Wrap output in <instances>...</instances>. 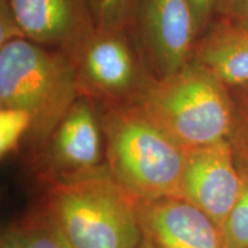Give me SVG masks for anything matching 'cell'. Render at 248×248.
<instances>
[{
	"label": "cell",
	"instance_id": "obj_1",
	"mask_svg": "<svg viewBox=\"0 0 248 248\" xmlns=\"http://www.w3.org/2000/svg\"><path fill=\"white\" fill-rule=\"evenodd\" d=\"M100 117L110 177L137 201L181 197L187 148L135 105H105Z\"/></svg>",
	"mask_w": 248,
	"mask_h": 248
},
{
	"label": "cell",
	"instance_id": "obj_2",
	"mask_svg": "<svg viewBox=\"0 0 248 248\" xmlns=\"http://www.w3.org/2000/svg\"><path fill=\"white\" fill-rule=\"evenodd\" d=\"M132 105L187 150L230 136L231 90L194 61L172 75L152 77Z\"/></svg>",
	"mask_w": 248,
	"mask_h": 248
},
{
	"label": "cell",
	"instance_id": "obj_3",
	"mask_svg": "<svg viewBox=\"0 0 248 248\" xmlns=\"http://www.w3.org/2000/svg\"><path fill=\"white\" fill-rule=\"evenodd\" d=\"M80 97L74 62L67 53L29 39L0 46V106L26 110L32 119L29 136L51 138Z\"/></svg>",
	"mask_w": 248,
	"mask_h": 248
},
{
	"label": "cell",
	"instance_id": "obj_4",
	"mask_svg": "<svg viewBox=\"0 0 248 248\" xmlns=\"http://www.w3.org/2000/svg\"><path fill=\"white\" fill-rule=\"evenodd\" d=\"M49 215L75 248H138L137 200L110 176L88 175L52 190Z\"/></svg>",
	"mask_w": 248,
	"mask_h": 248
},
{
	"label": "cell",
	"instance_id": "obj_5",
	"mask_svg": "<svg viewBox=\"0 0 248 248\" xmlns=\"http://www.w3.org/2000/svg\"><path fill=\"white\" fill-rule=\"evenodd\" d=\"M69 57L79 94L104 105H132L154 76L129 30L94 27Z\"/></svg>",
	"mask_w": 248,
	"mask_h": 248
},
{
	"label": "cell",
	"instance_id": "obj_6",
	"mask_svg": "<svg viewBox=\"0 0 248 248\" xmlns=\"http://www.w3.org/2000/svg\"><path fill=\"white\" fill-rule=\"evenodd\" d=\"M132 32L154 76L172 75L192 61L198 30L190 0H138Z\"/></svg>",
	"mask_w": 248,
	"mask_h": 248
},
{
	"label": "cell",
	"instance_id": "obj_7",
	"mask_svg": "<svg viewBox=\"0 0 248 248\" xmlns=\"http://www.w3.org/2000/svg\"><path fill=\"white\" fill-rule=\"evenodd\" d=\"M243 175L229 139L187 151L181 197L222 229L240 194Z\"/></svg>",
	"mask_w": 248,
	"mask_h": 248
},
{
	"label": "cell",
	"instance_id": "obj_8",
	"mask_svg": "<svg viewBox=\"0 0 248 248\" xmlns=\"http://www.w3.org/2000/svg\"><path fill=\"white\" fill-rule=\"evenodd\" d=\"M142 239L155 248H226L222 229L182 198L137 201Z\"/></svg>",
	"mask_w": 248,
	"mask_h": 248
},
{
	"label": "cell",
	"instance_id": "obj_9",
	"mask_svg": "<svg viewBox=\"0 0 248 248\" xmlns=\"http://www.w3.org/2000/svg\"><path fill=\"white\" fill-rule=\"evenodd\" d=\"M30 42L70 55L94 28L86 0H8Z\"/></svg>",
	"mask_w": 248,
	"mask_h": 248
},
{
	"label": "cell",
	"instance_id": "obj_10",
	"mask_svg": "<svg viewBox=\"0 0 248 248\" xmlns=\"http://www.w3.org/2000/svg\"><path fill=\"white\" fill-rule=\"evenodd\" d=\"M102 130L91 99L80 97L51 136V155L62 168L90 172L101 155Z\"/></svg>",
	"mask_w": 248,
	"mask_h": 248
},
{
	"label": "cell",
	"instance_id": "obj_11",
	"mask_svg": "<svg viewBox=\"0 0 248 248\" xmlns=\"http://www.w3.org/2000/svg\"><path fill=\"white\" fill-rule=\"evenodd\" d=\"M192 61L230 90L248 84V28L219 17L198 38Z\"/></svg>",
	"mask_w": 248,
	"mask_h": 248
},
{
	"label": "cell",
	"instance_id": "obj_12",
	"mask_svg": "<svg viewBox=\"0 0 248 248\" xmlns=\"http://www.w3.org/2000/svg\"><path fill=\"white\" fill-rule=\"evenodd\" d=\"M22 248H75L51 215L13 229Z\"/></svg>",
	"mask_w": 248,
	"mask_h": 248
},
{
	"label": "cell",
	"instance_id": "obj_13",
	"mask_svg": "<svg viewBox=\"0 0 248 248\" xmlns=\"http://www.w3.org/2000/svg\"><path fill=\"white\" fill-rule=\"evenodd\" d=\"M97 28L132 31L138 0H86Z\"/></svg>",
	"mask_w": 248,
	"mask_h": 248
},
{
	"label": "cell",
	"instance_id": "obj_14",
	"mask_svg": "<svg viewBox=\"0 0 248 248\" xmlns=\"http://www.w3.org/2000/svg\"><path fill=\"white\" fill-rule=\"evenodd\" d=\"M233 121L229 140L240 169L248 170V84L231 90Z\"/></svg>",
	"mask_w": 248,
	"mask_h": 248
},
{
	"label": "cell",
	"instance_id": "obj_15",
	"mask_svg": "<svg viewBox=\"0 0 248 248\" xmlns=\"http://www.w3.org/2000/svg\"><path fill=\"white\" fill-rule=\"evenodd\" d=\"M240 171L243 175L240 194L222 226L226 248H248V170L240 169Z\"/></svg>",
	"mask_w": 248,
	"mask_h": 248
},
{
	"label": "cell",
	"instance_id": "obj_16",
	"mask_svg": "<svg viewBox=\"0 0 248 248\" xmlns=\"http://www.w3.org/2000/svg\"><path fill=\"white\" fill-rule=\"evenodd\" d=\"M32 119L28 111L17 108H0V155L5 157L29 136Z\"/></svg>",
	"mask_w": 248,
	"mask_h": 248
},
{
	"label": "cell",
	"instance_id": "obj_17",
	"mask_svg": "<svg viewBox=\"0 0 248 248\" xmlns=\"http://www.w3.org/2000/svg\"><path fill=\"white\" fill-rule=\"evenodd\" d=\"M26 38L8 0H0V46Z\"/></svg>",
	"mask_w": 248,
	"mask_h": 248
},
{
	"label": "cell",
	"instance_id": "obj_18",
	"mask_svg": "<svg viewBox=\"0 0 248 248\" xmlns=\"http://www.w3.org/2000/svg\"><path fill=\"white\" fill-rule=\"evenodd\" d=\"M215 14L232 23L248 28V0H217Z\"/></svg>",
	"mask_w": 248,
	"mask_h": 248
},
{
	"label": "cell",
	"instance_id": "obj_19",
	"mask_svg": "<svg viewBox=\"0 0 248 248\" xmlns=\"http://www.w3.org/2000/svg\"><path fill=\"white\" fill-rule=\"evenodd\" d=\"M193 8L198 38L202 35L210 23V18L215 14L217 0H190Z\"/></svg>",
	"mask_w": 248,
	"mask_h": 248
},
{
	"label": "cell",
	"instance_id": "obj_20",
	"mask_svg": "<svg viewBox=\"0 0 248 248\" xmlns=\"http://www.w3.org/2000/svg\"><path fill=\"white\" fill-rule=\"evenodd\" d=\"M0 248H22L13 230L6 231L0 240Z\"/></svg>",
	"mask_w": 248,
	"mask_h": 248
},
{
	"label": "cell",
	"instance_id": "obj_21",
	"mask_svg": "<svg viewBox=\"0 0 248 248\" xmlns=\"http://www.w3.org/2000/svg\"><path fill=\"white\" fill-rule=\"evenodd\" d=\"M138 248H155V247L152 244L148 243V241H146L145 239H142Z\"/></svg>",
	"mask_w": 248,
	"mask_h": 248
}]
</instances>
